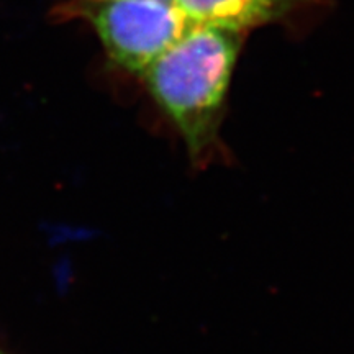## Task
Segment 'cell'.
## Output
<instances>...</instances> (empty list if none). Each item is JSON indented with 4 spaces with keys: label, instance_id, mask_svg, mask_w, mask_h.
Instances as JSON below:
<instances>
[{
    "label": "cell",
    "instance_id": "6da1fadb",
    "mask_svg": "<svg viewBox=\"0 0 354 354\" xmlns=\"http://www.w3.org/2000/svg\"><path fill=\"white\" fill-rule=\"evenodd\" d=\"M246 37L238 30L192 25L140 76L196 167L223 154L221 125Z\"/></svg>",
    "mask_w": 354,
    "mask_h": 354
},
{
    "label": "cell",
    "instance_id": "7a4b0ae2",
    "mask_svg": "<svg viewBox=\"0 0 354 354\" xmlns=\"http://www.w3.org/2000/svg\"><path fill=\"white\" fill-rule=\"evenodd\" d=\"M53 13L86 21L109 59L138 77L192 26L162 0H59Z\"/></svg>",
    "mask_w": 354,
    "mask_h": 354
},
{
    "label": "cell",
    "instance_id": "3957f363",
    "mask_svg": "<svg viewBox=\"0 0 354 354\" xmlns=\"http://www.w3.org/2000/svg\"><path fill=\"white\" fill-rule=\"evenodd\" d=\"M323 0H174L189 25H210L250 33L261 26L287 24L312 12Z\"/></svg>",
    "mask_w": 354,
    "mask_h": 354
},
{
    "label": "cell",
    "instance_id": "277c9868",
    "mask_svg": "<svg viewBox=\"0 0 354 354\" xmlns=\"http://www.w3.org/2000/svg\"><path fill=\"white\" fill-rule=\"evenodd\" d=\"M162 2H169V3H174V0H162Z\"/></svg>",
    "mask_w": 354,
    "mask_h": 354
},
{
    "label": "cell",
    "instance_id": "5b68a950",
    "mask_svg": "<svg viewBox=\"0 0 354 354\" xmlns=\"http://www.w3.org/2000/svg\"><path fill=\"white\" fill-rule=\"evenodd\" d=\"M0 354H2V353H0Z\"/></svg>",
    "mask_w": 354,
    "mask_h": 354
}]
</instances>
